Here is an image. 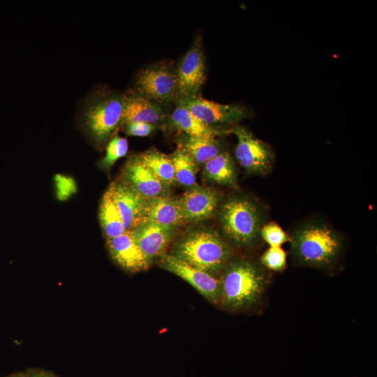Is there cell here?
<instances>
[{
	"instance_id": "8992f818",
	"label": "cell",
	"mask_w": 377,
	"mask_h": 377,
	"mask_svg": "<svg viewBox=\"0 0 377 377\" xmlns=\"http://www.w3.org/2000/svg\"><path fill=\"white\" fill-rule=\"evenodd\" d=\"M231 131L237 140L235 158L244 170L250 174H269L274 159L271 147L242 126H235Z\"/></svg>"
},
{
	"instance_id": "ffe728a7",
	"label": "cell",
	"mask_w": 377,
	"mask_h": 377,
	"mask_svg": "<svg viewBox=\"0 0 377 377\" xmlns=\"http://www.w3.org/2000/svg\"><path fill=\"white\" fill-rule=\"evenodd\" d=\"M99 219L107 239L119 236L126 231L109 188L100 204Z\"/></svg>"
},
{
	"instance_id": "277c9868",
	"label": "cell",
	"mask_w": 377,
	"mask_h": 377,
	"mask_svg": "<svg viewBox=\"0 0 377 377\" xmlns=\"http://www.w3.org/2000/svg\"><path fill=\"white\" fill-rule=\"evenodd\" d=\"M225 235L235 244H252L260 235L262 215L256 205L244 197H233L221 207L219 213Z\"/></svg>"
},
{
	"instance_id": "52a82bcc",
	"label": "cell",
	"mask_w": 377,
	"mask_h": 377,
	"mask_svg": "<svg viewBox=\"0 0 377 377\" xmlns=\"http://www.w3.org/2000/svg\"><path fill=\"white\" fill-rule=\"evenodd\" d=\"M177 105L209 126L235 123L249 115L247 110L240 105L221 104L195 96L182 97Z\"/></svg>"
},
{
	"instance_id": "7402d4cb",
	"label": "cell",
	"mask_w": 377,
	"mask_h": 377,
	"mask_svg": "<svg viewBox=\"0 0 377 377\" xmlns=\"http://www.w3.org/2000/svg\"><path fill=\"white\" fill-rule=\"evenodd\" d=\"M140 158L166 185H172L176 182L174 165L170 156L156 149H151L140 155Z\"/></svg>"
},
{
	"instance_id": "5b68a950",
	"label": "cell",
	"mask_w": 377,
	"mask_h": 377,
	"mask_svg": "<svg viewBox=\"0 0 377 377\" xmlns=\"http://www.w3.org/2000/svg\"><path fill=\"white\" fill-rule=\"evenodd\" d=\"M124 98L115 94L90 98L84 108L83 122L87 133L99 145L107 141L121 121Z\"/></svg>"
},
{
	"instance_id": "83f0119b",
	"label": "cell",
	"mask_w": 377,
	"mask_h": 377,
	"mask_svg": "<svg viewBox=\"0 0 377 377\" xmlns=\"http://www.w3.org/2000/svg\"><path fill=\"white\" fill-rule=\"evenodd\" d=\"M24 377H55L51 374L45 371H34L28 374Z\"/></svg>"
},
{
	"instance_id": "7c38bea8",
	"label": "cell",
	"mask_w": 377,
	"mask_h": 377,
	"mask_svg": "<svg viewBox=\"0 0 377 377\" xmlns=\"http://www.w3.org/2000/svg\"><path fill=\"white\" fill-rule=\"evenodd\" d=\"M176 76L178 93L182 97L195 96L205 80L204 58L200 47H193L187 52Z\"/></svg>"
},
{
	"instance_id": "6da1fadb",
	"label": "cell",
	"mask_w": 377,
	"mask_h": 377,
	"mask_svg": "<svg viewBox=\"0 0 377 377\" xmlns=\"http://www.w3.org/2000/svg\"><path fill=\"white\" fill-rule=\"evenodd\" d=\"M290 238L295 260L300 265L313 267H331L343 247L341 236L330 226L318 221L302 224Z\"/></svg>"
},
{
	"instance_id": "3957f363",
	"label": "cell",
	"mask_w": 377,
	"mask_h": 377,
	"mask_svg": "<svg viewBox=\"0 0 377 377\" xmlns=\"http://www.w3.org/2000/svg\"><path fill=\"white\" fill-rule=\"evenodd\" d=\"M173 255L187 264L212 274L228 265L230 251L216 232L198 230L185 236L177 245Z\"/></svg>"
},
{
	"instance_id": "9a60e30c",
	"label": "cell",
	"mask_w": 377,
	"mask_h": 377,
	"mask_svg": "<svg viewBox=\"0 0 377 377\" xmlns=\"http://www.w3.org/2000/svg\"><path fill=\"white\" fill-rule=\"evenodd\" d=\"M131 231L135 243L151 262L153 258L162 254L171 239L173 229L144 220Z\"/></svg>"
},
{
	"instance_id": "e0dca14e",
	"label": "cell",
	"mask_w": 377,
	"mask_h": 377,
	"mask_svg": "<svg viewBox=\"0 0 377 377\" xmlns=\"http://www.w3.org/2000/svg\"><path fill=\"white\" fill-rule=\"evenodd\" d=\"M145 220L173 228L184 220L179 202L168 195L146 198Z\"/></svg>"
},
{
	"instance_id": "d4e9b609",
	"label": "cell",
	"mask_w": 377,
	"mask_h": 377,
	"mask_svg": "<svg viewBox=\"0 0 377 377\" xmlns=\"http://www.w3.org/2000/svg\"><path fill=\"white\" fill-rule=\"evenodd\" d=\"M260 262L270 270L281 272L286 266V253L281 246H269L262 255Z\"/></svg>"
},
{
	"instance_id": "9c48e42d",
	"label": "cell",
	"mask_w": 377,
	"mask_h": 377,
	"mask_svg": "<svg viewBox=\"0 0 377 377\" xmlns=\"http://www.w3.org/2000/svg\"><path fill=\"white\" fill-rule=\"evenodd\" d=\"M142 96L152 101L166 102L178 93L176 74L163 66H151L142 71L137 78Z\"/></svg>"
},
{
	"instance_id": "d6986e66",
	"label": "cell",
	"mask_w": 377,
	"mask_h": 377,
	"mask_svg": "<svg viewBox=\"0 0 377 377\" xmlns=\"http://www.w3.org/2000/svg\"><path fill=\"white\" fill-rule=\"evenodd\" d=\"M203 174L213 182L235 186L236 170L232 157L227 151H221L204 164Z\"/></svg>"
},
{
	"instance_id": "cb8c5ba5",
	"label": "cell",
	"mask_w": 377,
	"mask_h": 377,
	"mask_svg": "<svg viewBox=\"0 0 377 377\" xmlns=\"http://www.w3.org/2000/svg\"><path fill=\"white\" fill-rule=\"evenodd\" d=\"M128 150L126 138L115 135L106 147L105 155L100 162L104 169H108L120 158L124 156Z\"/></svg>"
},
{
	"instance_id": "ba28073f",
	"label": "cell",
	"mask_w": 377,
	"mask_h": 377,
	"mask_svg": "<svg viewBox=\"0 0 377 377\" xmlns=\"http://www.w3.org/2000/svg\"><path fill=\"white\" fill-rule=\"evenodd\" d=\"M161 266L181 277L212 303L220 301L221 282L211 274L194 267L174 255L163 254Z\"/></svg>"
},
{
	"instance_id": "2e32d148",
	"label": "cell",
	"mask_w": 377,
	"mask_h": 377,
	"mask_svg": "<svg viewBox=\"0 0 377 377\" xmlns=\"http://www.w3.org/2000/svg\"><path fill=\"white\" fill-rule=\"evenodd\" d=\"M162 108L143 96L128 95L124 97L121 121L145 122L156 125L163 119Z\"/></svg>"
},
{
	"instance_id": "8fae6325",
	"label": "cell",
	"mask_w": 377,
	"mask_h": 377,
	"mask_svg": "<svg viewBox=\"0 0 377 377\" xmlns=\"http://www.w3.org/2000/svg\"><path fill=\"white\" fill-rule=\"evenodd\" d=\"M123 179L145 198L166 195L168 186L153 173L140 156H134L126 162Z\"/></svg>"
},
{
	"instance_id": "603a6c76",
	"label": "cell",
	"mask_w": 377,
	"mask_h": 377,
	"mask_svg": "<svg viewBox=\"0 0 377 377\" xmlns=\"http://www.w3.org/2000/svg\"><path fill=\"white\" fill-rule=\"evenodd\" d=\"M170 157L174 165L175 181L186 187L195 186L197 164L190 154L181 147Z\"/></svg>"
},
{
	"instance_id": "7a4b0ae2",
	"label": "cell",
	"mask_w": 377,
	"mask_h": 377,
	"mask_svg": "<svg viewBox=\"0 0 377 377\" xmlns=\"http://www.w3.org/2000/svg\"><path fill=\"white\" fill-rule=\"evenodd\" d=\"M220 282V301L230 309L241 310L260 300L268 276L258 265L239 260L226 265Z\"/></svg>"
},
{
	"instance_id": "30bf717a",
	"label": "cell",
	"mask_w": 377,
	"mask_h": 377,
	"mask_svg": "<svg viewBox=\"0 0 377 377\" xmlns=\"http://www.w3.org/2000/svg\"><path fill=\"white\" fill-rule=\"evenodd\" d=\"M120 214L126 230H131L145 219L146 198L124 179L114 182L108 188Z\"/></svg>"
},
{
	"instance_id": "4fadbf2b",
	"label": "cell",
	"mask_w": 377,
	"mask_h": 377,
	"mask_svg": "<svg viewBox=\"0 0 377 377\" xmlns=\"http://www.w3.org/2000/svg\"><path fill=\"white\" fill-rule=\"evenodd\" d=\"M107 246L112 258L128 272L143 271L149 265V260L135 243L131 230L108 239Z\"/></svg>"
},
{
	"instance_id": "ac0fdd59",
	"label": "cell",
	"mask_w": 377,
	"mask_h": 377,
	"mask_svg": "<svg viewBox=\"0 0 377 377\" xmlns=\"http://www.w3.org/2000/svg\"><path fill=\"white\" fill-rule=\"evenodd\" d=\"M172 124L188 136L216 138L228 131L207 125L194 117L186 108L177 105L171 114Z\"/></svg>"
},
{
	"instance_id": "44dd1931",
	"label": "cell",
	"mask_w": 377,
	"mask_h": 377,
	"mask_svg": "<svg viewBox=\"0 0 377 377\" xmlns=\"http://www.w3.org/2000/svg\"><path fill=\"white\" fill-rule=\"evenodd\" d=\"M197 165L205 164L221 152L215 138L188 136L182 147Z\"/></svg>"
},
{
	"instance_id": "5bb4252c",
	"label": "cell",
	"mask_w": 377,
	"mask_h": 377,
	"mask_svg": "<svg viewBox=\"0 0 377 377\" xmlns=\"http://www.w3.org/2000/svg\"><path fill=\"white\" fill-rule=\"evenodd\" d=\"M178 202L184 220L201 221L212 216L219 196L212 188L195 186L185 192Z\"/></svg>"
},
{
	"instance_id": "4316f807",
	"label": "cell",
	"mask_w": 377,
	"mask_h": 377,
	"mask_svg": "<svg viewBox=\"0 0 377 377\" xmlns=\"http://www.w3.org/2000/svg\"><path fill=\"white\" fill-rule=\"evenodd\" d=\"M156 125L145 122H131L125 124V132L137 137H145L150 135L155 129Z\"/></svg>"
},
{
	"instance_id": "484cf974",
	"label": "cell",
	"mask_w": 377,
	"mask_h": 377,
	"mask_svg": "<svg viewBox=\"0 0 377 377\" xmlns=\"http://www.w3.org/2000/svg\"><path fill=\"white\" fill-rule=\"evenodd\" d=\"M260 235L269 246H281L290 242V236L276 223H269L262 226Z\"/></svg>"
},
{
	"instance_id": "f1b7e54d",
	"label": "cell",
	"mask_w": 377,
	"mask_h": 377,
	"mask_svg": "<svg viewBox=\"0 0 377 377\" xmlns=\"http://www.w3.org/2000/svg\"><path fill=\"white\" fill-rule=\"evenodd\" d=\"M8 377H24V375L22 374H15Z\"/></svg>"
}]
</instances>
